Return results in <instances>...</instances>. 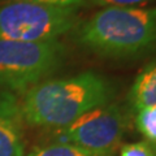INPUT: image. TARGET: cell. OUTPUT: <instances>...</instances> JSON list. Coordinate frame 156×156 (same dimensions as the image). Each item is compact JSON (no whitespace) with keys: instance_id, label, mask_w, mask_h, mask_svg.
<instances>
[{"instance_id":"cell-1","label":"cell","mask_w":156,"mask_h":156,"mask_svg":"<svg viewBox=\"0 0 156 156\" xmlns=\"http://www.w3.org/2000/svg\"><path fill=\"white\" fill-rule=\"evenodd\" d=\"M113 87L94 72L42 81L27 90L21 103L23 121L30 126L61 129L89 111L109 103Z\"/></svg>"},{"instance_id":"cell-2","label":"cell","mask_w":156,"mask_h":156,"mask_svg":"<svg viewBox=\"0 0 156 156\" xmlns=\"http://www.w3.org/2000/svg\"><path fill=\"white\" fill-rule=\"evenodd\" d=\"M76 39L95 55L131 58L156 51V8H103L77 26Z\"/></svg>"},{"instance_id":"cell-3","label":"cell","mask_w":156,"mask_h":156,"mask_svg":"<svg viewBox=\"0 0 156 156\" xmlns=\"http://www.w3.org/2000/svg\"><path fill=\"white\" fill-rule=\"evenodd\" d=\"M64 58L65 46L58 41L0 39V87L11 92H26L55 73Z\"/></svg>"},{"instance_id":"cell-4","label":"cell","mask_w":156,"mask_h":156,"mask_svg":"<svg viewBox=\"0 0 156 156\" xmlns=\"http://www.w3.org/2000/svg\"><path fill=\"white\" fill-rule=\"evenodd\" d=\"M78 26V8L29 2L0 4V39L51 42Z\"/></svg>"},{"instance_id":"cell-5","label":"cell","mask_w":156,"mask_h":156,"mask_svg":"<svg viewBox=\"0 0 156 156\" xmlns=\"http://www.w3.org/2000/svg\"><path fill=\"white\" fill-rule=\"evenodd\" d=\"M126 130L120 107L105 104L89 111L70 125L57 129L58 142L77 144L98 154L113 155Z\"/></svg>"},{"instance_id":"cell-6","label":"cell","mask_w":156,"mask_h":156,"mask_svg":"<svg viewBox=\"0 0 156 156\" xmlns=\"http://www.w3.org/2000/svg\"><path fill=\"white\" fill-rule=\"evenodd\" d=\"M21 104L13 92L0 89V156H23Z\"/></svg>"},{"instance_id":"cell-7","label":"cell","mask_w":156,"mask_h":156,"mask_svg":"<svg viewBox=\"0 0 156 156\" xmlns=\"http://www.w3.org/2000/svg\"><path fill=\"white\" fill-rule=\"evenodd\" d=\"M128 100L135 112L156 104V61L151 62L136 76Z\"/></svg>"},{"instance_id":"cell-8","label":"cell","mask_w":156,"mask_h":156,"mask_svg":"<svg viewBox=\"0 0 156 156\" xmlns=\"http://www.w3.org/2000/svg\"><path fill=\"white\" fill-rule=\"evenodd\" d=\"M26 156H111L86 150L77 144L57 142L33 148Z\"/></svg>"},{"instance_id":"cell-9","label":"cell","mask_w":156,"mask_h":156,"mask_svg":"<svg viewBox=\"0 0 156 156\" xmlns=\"http://www.w3.org/2000/svg\"><path fill=\"white\" fill-rule=\"evenodd\" d=\"M135 126L146 140L156 144V104L136 112Z\"/></svg>"},{"instance_id":"cell-10","label":"cell","mask_w":156,"mask_h":156,"mask_svg":"<svg viewBox=\"0 0 156 156\" xmlns=\"http://www.w3.org/2000/svg\"><path fill=\"white\" fill-rule=\"evenodd\" d=\"M120 156H156V148L148 140L128 143L121 147Z\"/></svg>"},{"instance_id":"cell-11","label":"cell","mask_w":156,"mask_h":156,"mask_svg":"<svg viewBox=\"0 0 156 156\" xmlns=\"http://www.w3.org/2000/svg\"><path fill=\"white\" fill-rule=\"evenodd\" d=\"M155 0H87V4L91 3L94 5L109 8V7H144Z\"/></svg>"},{"instance_id":"cell-12","label":"cell","mask_w":156,"mask_h":156,"mask_svg":"<svg viewBox=\"0 0 156 156\" xmlns=\"http://www.w3.org/2000/svg\"><path fill=\"white\" fill-rule=\"evenodd\" d=\"M4 2H29V3H38V4H47V5H58V7H73L81 8L87 5V0H0Z\"/></svg>"},{"instance_id":"cell-13","label":"cell","mask_w":156,"mask_h":156,"mask_svg":"<svg viewBox=\"0 0 156 156\" xmlns=\"http://www.w3.org/2000/svg\"><path fill=\"white\" fill-rule=\"evenodd\" d=\"M155 148H156V144H155Z\"/></svg>"}]
</instances>
